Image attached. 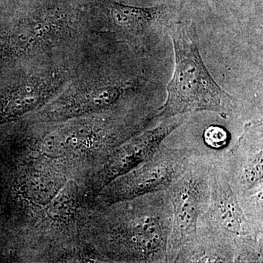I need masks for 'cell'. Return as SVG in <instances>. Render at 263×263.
<instances>
[{
  "label": "cell",
  "mask_w": 263,
  "mask_h": 263,
  "mask_svg": "<svg viewBox=\"0 0 263 263\" xmlns=\"http://www.w3.org/2000/svg\"><path fill=\"white\" fill-rule=\"evenodd\" d=\"M182 123V118L178 117L165 119L157 127L132 138L110 156L103 170L102 183L107 185L118 176L151 160L160 149L162 141Z\"/></svg>",
  "instance_id": "obj_4"
},
{
  "label": "cell",
  "mask_w": 263,
  "mask_h": 263,
  "mask_svg": "<svg viewBox=\"0 0 263 263\" xmlns=\"http://www.w3.org/2000/svg\"><path fill=\"white\" fill-rule=\"evenodd\" d=\"M209 169L188 167L167 189L172 205V228L170 235L171 253L183 252L193 247L197 239V227L200 216L210 198Z\"/></svg>",
  "instance_id": "obj_2"
},
{
  "label": "cell",
  "mask_w": 263,
  "mask_h": 263,
  "mask_svg": "<svg viewBox=\"0 0 263 263\" xmlns=\"http://www.w3.org/2000/svg\"><path fill=\"white\" fill-rule=\"evenodd\" d=\"M262 147L249 156L240 174V190H250L262 183Z\"/></svg>",
  "instance_id": "obj_7"
},
{
  "label": "cell",
  "mask_w": 263,
  "mask_h": 263,
  "mask_svg": "<svg viewBox=\"0 0 263 263\" xmlns=\"http://www.w3.org/2000/svg\"><path fill=\"white\" fill-rule=\"evenodd\" d=\"M188 165L186 156L179 151L160 148L151 160L105 185L103 201L112 204L167 190Z\"/></svg>",
  "instance_id": "obj_3"
},
{
  "label": "cell",
  "mask_w": 263,
  "mask_h": 263,
  "mask_svg": "<svg viewBox=\"0 0 263 263\" xmlns=\"http://www.w3.org/2000/svg\"><path fill=\"white\" fill-rule=\"evenodd\" d=\"M168 30L174 43L175 70L157 118L165 120L197 111L230 115L236 100L221 89L208 70L197 46L195 26L178 22L171 24Z\"/></svg>",
  "instance_id": "obj_1"
},
{
  "label": "cell",
  "mask_w": 263,
  "mask_h": 263,
  "mask_svg": "<svg viewBox=\"0 0 263 263\" xmlns=\"http://www.w3.org/2000/svg\"><path fill=\"white\" fill-rule=\"evenodd\" d=\"M204 137L205 143L214 148H219L226 146L228 141V133L226 129L219 126H211L208 128Z\"/></svg>",
  "instance_id": "obj_8"
},
{
  "label": "cell",
  "mask_w": 263,
  "mask_h": 263,
  "mask_svg": "<svg viewBox=\"0 0 263 263\" xmlns=\"http://www.w3.org/2000/svg\"><path fill=\"white\" fill-rule=\"evenodd\" d=\"M210 184L209 215L214 229L220 235L236 238L249 235L248 219L243 214L238 197L224 176H212Z\"/></svg>",
  "instance_id": "obj_5"
},
{
  "label": "cell",
  "mask_w": 263,
  "mask_h": 263,
  "mask_svg": "<svg viewBox=\"0 0 263 263\" xmlns=\"http://www.w3.org/2000/svg\"><path fill=\"white\" fill-rule=\"evenodd\" d=\"M164 10L162 6L141 8L113 3L110 5V15L114 25L119 30L138 35L160 19Z\"/></svg>",
  "instance_id": "obj_6"
}]
</instances>
